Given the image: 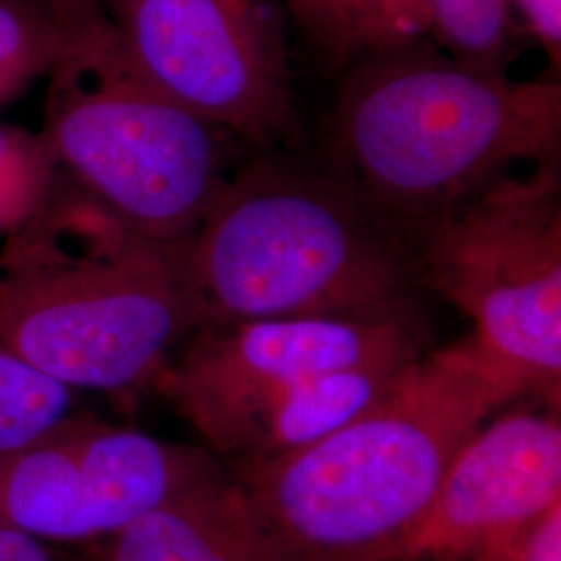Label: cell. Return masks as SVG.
Returning <instances> with one entry per match:
<instances>
[{
  "mask_svg": "<svg viewBox=\"0 0 561 561\" xmlns=\"http://www.w3.org/2000/svg\"><path fill=\"white\" fill-rule=\"evenodd\" d=\"M221 468L208 449L71 412L0 454V528L50 545H96Z\"/></svg>",
  "mask_w": 561,
  "mask_h": 561,
  "instance_id": "cell-8",
  "label": "cell"
},
{
  "mask_svg": "<svg viewBox=\"0 0 561 561\" xmlns=\"http://www.w3.org/2000/svg\"><path fill=\"white\" fill-rule=\"evenodd\" d=\"M477 561H561V502L491 542Z\"/></svg>",
  "mask_w": 561,
  "mask_h": 561,
  "instance_id": "cell-18",
  "label": "cell"
},
{
  "mask_svg": "<svg viewBox=\"0 0 561 561\" xmlns=\"http://www.w3.org/2000/svg\"><path fill=\"white\" fill-rule=\"evenodd\" d=\"M560 152V80L472 71L424 42L340 76L324 167L419 248L512 164Z\"/></svg>",
  "mask_w": 561,
  "mask_h": 561,
  "instance_id": "cell-3",
  "label": "cell"
},
{
  "mask_svg": "<svg viewBox=\"0 0 561 561\" xmlns=\"http://www.w3.org/2000/svg\"><path fill=\"white\" fill-rule=\"evenodd\" d=\"M431 38L461 67L507 76L526 30L514 18L512 0H424Z\"/></svg>",
  "mask_w": 561,
  "mask_h": 561,
  "instance_id": "cell-14",
  "label": "cell"
},
{
  "mask_svg": "<svg viewBox=\"0 0 561 561\" xmlns=\"http://www.w3.org/2000/svg\"><path fill=\"white\" fill-rule=\"evenodd\" d=\"M198 329L421 317L416 248L324 164L266 150L181 248Z\"/></svg>",
  "mask_w": 561,
  "mask_h": 561,
  "instance_id": "cell-2",
  "label": "cell"
},
{
  "mask_svg": "<svg viewBox=\"0 0 561 561\" xmlns=\"http://www.w3.org/2000/svg\"><path fill=\"white\" fill-rule=\"evenodd\" d=\"M73 391L44 377L0 341V454L71 414Z\"/></svg>",
  "mask_w": 561,
  "mask_h": 561,
  "instance_id": "cell-16",
  "label": "cell"
},
{
  "mask_svg": "<svg viewBox=\"0 0 561 561\" xmlns=\"http://www.w3.org/2000/svg\"><path fill=\"white\" fill-rule=\"evenodd\" d=\"M90 561H279L227 468L96 542Z\"/></svg>",
  "mask_w": 561,
  "mask_h": 561,
  "instance_id": "cell-11",
  "label": "cell"
},
{
  "mask_svg": "<svg viewBox=\"0 0 561 561\" xmlns=\"http://www.w3.org/2000/svg\"><path fill=\"white\" fill-rule=\"evenodd\" d=\"M141 78L261 150L298 134L285 20L275 0H99Z\"/></svg>",
  "mask_w": 561,
  "mask_h": 561,
  "instance_id": "cell-7",
  "label": "cell"
},
{
  "mask_svg": "<svg viewBox=\"0 0 561 561\" xmlns=\"http://www.w3.org/2000/svg\"><path fill=\"white\" fill-rule=\"evenodd\" d=\"M90 20H76L46 0H0V106L48 76L76 30Z\"/></svg>",
  "mask_w": 561,
  "mask_h": 561,
  "instance_id": "cell-15",
  "label": "cell"
},
{
  "mask_svg": "<svg viewBox=\"0 0 561 561\" xmlns=\"http://www.w3.org/2000/svg\"><path fill=\"white\" fill-rule=\"evenodd\" d=\"M412 319H296L198 329L154 377V389L206 443L231 460L262 414L322 373L393 356H422Z\"/></svg>",
  "mask_w": 561,
  "mask_h": 561,
  "instance_id": "cell-9",
  "label": "cell"
},
{
  "mask_svg": "<svg viewBox=\"0 0 561 561\" xmlns=\"http://www.w3.org/2000/svg\"><path fill=\"white\" fill-rule=\"evenodd\" d=\"M76 20H90L101 13L99 0H46Z\"/></svg>",
  "mask_w": 561,
  "mask_h": 561,
  "instance_id": "cell-21",
  "label": "cell"
},
{
  "mask_svg": "<svg viewBox=\"0 0 561 561\" xmlns=\"http://www.w3.org/2000/svg\"><path fill=\"white\" fill-rule=\"evenodd\" d=\"M520 387L472 340L424 354L396 387L333 435L231 472L279 561H398L447 468Z\"/></svg>",
  "mask_w": 561,
  "mask_h": 561,
  "instance_id": "cell-1",
  "label": "cell"
},
{
  "mask_svg": "<svg viewBox=\"0 0 561 561\" xmlns=\"http://www.w3.org/2000/svg\"><path fill=\"white\" fill-rule=\"evenodd\" d=\"M0 561H90V558H73L59 551L57 545L0 528Z\"/></svg>",
  "mask_w": 561,
  "mask_h": 561,
  "instance_id": "cell-20",
  "label": "cell"
},
{
  "mask_svg": "<svg viewBox=\"0 0 561 561\" xmlns=\"http://www.w3.org/2000/svg\"><path fill=\"white\" fill-rule=\"evenodd\" d=\"M57 178L59 167L42 134L0 123V236L41 208Z\"/></svg>",
  "mask_w": 561,
  "mask_h": 561,
  "instance_id": "cell-17",
  "label": "cell"
},
{
  "mask_svg": "<svg viewBox=\"0 0 561 561\" xmlns=\"http://www.w3.org/2000/svg\"><path fill=\"white\" fill-rule=\"evenodd\" d=\"M181 248L141 238L59 171L0 248V341L71 391L152 385L196 331Z\"/></svg>",
  "mask_w": 561,
  "mask_h": 561,
  "instance_id": "cell-4",
  "label": "cell"
},
{
  "mask_svg": "<svg viewBox=\"0 0 561 561\" xmlns=\"http://www.w3.org/2000/svg\"><path fill=\"white\" fill-rule=\"evenodd\" d=\"M560 502L558 410L507 412L461 445L403 560L477 561Z\"/></svg>",
  "mask_w": 561,
  "mask_h": 561,
  "instance_id": "cell-10",
  "label": "cell"
},
{
  "mask_svg": "<svg viewBox=\"0 0 561 561\" xmlns=\"http://www.w3.org/2000/svg\"><path fill=\"white\" fill-rule=\"evenodd\" d=\"M416 262L421 285L472 319L482 356L560 408V162L491 181L422 236Z\"/></svg>",
  "mask_w": 561,
  "mask_h": 561,
  "instance_id": "cell-6",
  "label": "cell"
},
{
  "mask_svg": "<svg viewBox=\"0 0 561 561\" xmlns=\"http://www.w3.org/2000/svg\"><path fill=\"white\" fill-rule=\"evenodd\" d=\"M524 21V30L537 42L549 62L547 78L560 80L561 0H512Z\"/></svg>",
  "mask_w": 561,
  "mask_h": 561,
  "instance_id": "cell-19",
  "label": "cell"
},
{
  "mask_svg": "<svg viewBox=\"0 0 561 561\" xmlns=\"http://www.w3.org/2000/svg\"><path fill=\"white\" fill-rule=\"evenodd\" d=\"M398 561H421V560H398Z\"/></svg>",
  "mask_w": 561,
  "mask_h": 561,
  "instance_id": "cell-22",
  "label": "cell"
},
{
  "mask_svg": "<svg viewBox=\"0 0 561 561\" xmlns=\"http://www.w3.org/2000/svg\"><path fill=\"white\" fill-rule=\"evenodd\" d=\"M422 356L362 362L304 382L252 424L225 468L254 470L333 435L381 401Z\"/></svg>",
  "mask_w": 561,
  "mask_h": 561,
  "instance_id": "cell-12",
  "label": "cell"
},
{
  "mask_svg": "<svg viewBox=\"0 0 561 561\" xmlns=\"http://www.w3.org/2000/svg\"><path fill=\"white\" fill-rule=\"evenodd\" d=\"M279 7L333 76L431 38L424 0H279Z\"/></svg>",
  "mask_w": 561,
  "mask_h": 561,
  "instance_id": "cell-13",
  "label": "cell"
},
{
  "mask_svg": "<svg viewBox=\"0 0 561 561\" xmlns=\"http://www.w3.org/2000/svg\"><path fill=\"white\" fill-rule=\"evenodd\" d=\"M42 136L65 178L146 240H190L227 173L221 129L144 80L104 15L85 21L48 73Z\"/></svg>",
  "mask_w": 561,
  "mask_h": 561,
  "instance_id": "cell-5",
  "label": "cell"
}]
</instances>
